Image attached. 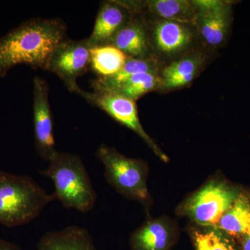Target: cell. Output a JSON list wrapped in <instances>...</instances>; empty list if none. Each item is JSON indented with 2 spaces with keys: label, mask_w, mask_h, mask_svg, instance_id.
<instances>
[{
  "label": "cell",
  "mask_w": 250,
  "mask_h": 250,
  "mask_svg": "<svg viewBox=\"0 0 250 250\" xmlns=\"http://www.w3.org/2000/svg\"><path fill=\"white\" fill-rule=\"evenodd\" d=\"M160 88V72H144L134 75L116 89L109 92L136 102L146 94L159 91Z\"/></svg>",
  "instance_id": "cell-20"
},
{
  "label": "cell",
  "mask_w": 250,
  "mask_h": 250,
  "mask_svg": "<svg viewBox=\"0 0 250 250\" xmlns=\"http://www.w3.org/2000/svg\"><path fill=\"white\" fill-rule=\"evenodd\" d=\"M129 57L112 45L90 47V69L103 78L115 75L123 67Z\"/></svg>",
  "instance_id": "cell-18"
},
{
  "label": "cell",
  "mask_w": 250,
  "mask_h": 250,
  "mask_svg": "<svg viewBox=\"0 0 250 250\" xmlns=\"http://www.w3.org/2000/svg\"><path fill=\"white\" fill-rule=\"evenodd\" d=\"M242 236H243V241H242L243 250H250V225Z\"/></svg>",
  "instance_id": "cell-23"
},
{
  "label": "cell",
  "mask_w": 250,
  "mask_h": 250,
  "mask_svg": "<svg viewBox=\"0 0 250 250\" xmlns=\"http://www.w3.org/2000/svg\"><path fill=\"white\" fill-rule=\"evenodd\" d=\"M208 57L205 49L200 47L168 62L160 71V92L181 89L191 84L205 69Z\"/></svg>",
  "instance_id": "cell-12"
},
{
  "label": "cell",
  "mask_w": 250,
  "mask_h": 250,
  "mask_svg": "<svg viewBox=\"0 0 250 250\" xmlns=\"http://www.w3.org/2000/svg\"><path fill=\"white\" fill-rule=\"evenodd\" d=\"M39 172L52 181V194L64 208L85 213L95 207L96 192L80 156L58 152L49 161L47 168Z\"/></svg>",
  "instance_id": "cell-3"
},
{
  "label": "cell",
  "mask_w": 250,
  "mask_h": 250,
  "mask_svg": "<svg viewBox=\"0 0 250 250\" xmlns=\"http://www.w3.org/2000/svg\"><path fill=\"white\" fill-rule=\"evenodd\" d=\"M90 46L87 39L82 41L65 39L54 49L46 70L62 80L69 91L77 93L79 77L90 69Z\"/></svg>",
  "instance_id": "cell-8"
},
{
  "label": "cell",
  "mask_w": 250,
  "mask_h": 250,
  "mask_svg": "<svg viewBox=\"0 0 250 250\" xmlns=\"http://www.w3.org/2000/svg\"><path fill=\"white\" fill-rule=\"evenodd\" d=\"M172 239V229L166 221L152 220L132 233L130 246L131 250H168Z\"/></svg>",
  "instance_id": "cell-16"
},
{
  "label": "cell",
  "mask_w": 250,
  "mask_h": 250,
  "mask_svg": "<svg viewBox=\"0 0 250 250\" xmlns=\"http://www.w3.org/2000/svg\"><path fill=\"white\" fill-rule=\"evenodd\" d=\"M239 195L223 182L211 181L188 199L182 210L199 225L215 228Z\"/></svg>",
  "instance_id": "cell-6"
},
{
  "label": "cell",
  "mask_w": 250,
  "mask_h": 250,
  "mask_svg": "<svg viewBox=\"0 0 250 250\" xmlns=\"http://www.w3.org/2000/svg\"><path fill=\"white\" fill-rule=\"evenodd\" d=\"M250 225V200L245 195H239L220 219L215 228L230 236H243Z\"/></svg>",
  "instance_id": "cell-19"
},
{
  "label": "cell",
  "mask_w": 250,
  "mask_h": 250,
  "mask_svg": "<svg viewBox=\"0 0 250 250\" xmlns=\"http://www.w3.org/2000/svg\"><path fill=\"white\" fill-rule=\"evenodd\" d=\"M88 103L103 110L115 121L139 135L161 160L167 162L169 159L143 129L140 121L136 101L111 92L93 93L80 88L77 93Z\"/></svg>",
  "instance_id": "cell-7"
},
{
  "label": "cell",
  "mask_w": 250,
  "mask_h": 250,
  "mask_svg": "<svg viewBox=\"0 0 250 250\" xmlns=\"http://www.w3.org/2000/svg\"><path fill=\"white\" fill-rule=\"evenodd\" d=\"M138 9L148 17L159 18L195 26L196 9L188 0L136 1Z\"/></svg>",
  "instance_id": "cell-15"
},
{
  "label": "cell",
  "mask_w": 250,
  "mask_h": 250,
  "mask_svg": "<svg viewBox=\"0 0 250 250\" xmlns=\"http://www.w3.org/2000/svg\"><path fill=\"white\" fill-rule=\"evenodd\" d=\"M54 200L53 194L29 176L0 170V225L7 228L27 225Z\"/></svg>",
  "instance_id": "cell-2"
},
{
  "label": "cell",
  "mask_w": 250,
  "mask_h": 250,
  "mask_svg": "<svg viewBox=\"0 0 250 250\" xmlns=\"http://www.w3.org/2000/svg\"><path fill=\"white\" fill-rule=\"evenodd\" d=\"M145 16L152 57L163 66L198 48L200 41L193 24Z\"/></svg>",
  "instance_id": "cell-5"
},
{
  "label": "cell",
  "mask_w": 250,
  "mask_h": 250,
  "mask_svg": "<svg viewBox=\"0 0 250 250\" xmlns=\"http://www.w3.org/2000/svg\"><path fill=\"white\" fill-rule=\"evenodd\" d=\"M37 250H98L86 229L70 225L47 231L38 242Z\"/></svg>",
  "instance_id": "cell-14"
},
{
  "label": "cell",
  "mask_w": 250,
  "mask_h": 250,
  "mask_svg": "<svg viewBox=\"0 0 250 250\" xmlns=\"http://www.w3.org/2000/svg\"><path fill=\"white\" fill-rule=\"evenodd\" d=\"M67 39V26L60 18H34L0 38V77L13 67L27 65L45 70L55 47Z\"/></svg>",
  "instance_id": "cell-1"
},
{
  "label": "cell",
  "mask_w": 250,
  "mask_h": 250,
  "mask_svg": "<svg viewBox=\"0 0 250 250\" xmlns=\"http://www.w3.org/2000/svg\"><path fill=\"white\" fill-rule=\"evenodd\" d=\"M0 250H22L19 245L0 238Z\"/></svg>",
  "instance_id": "cell-22"
},
{
  "label": "cell",
  "mask_w": 250,
  "mask_h": 250,
  "mask_svg": "<svg viewBox=\"0 0 250 250\" xmlns=\"http://www.w3.org/2000/svg\"><path fill=\"white\" fill-rule=\"evenodd\" d=\"M195 9V27L205 47L217 49L226 42L232 21V7L221 0H192Z\"/></svg>",
  "instance_id": "cell-9"
},
{
  "label": "cell",
  "mask_w": 250,
  "mask_h": 250,
  "mask_svg": "<svg viewBox=\"0 0 250 250\" xmlns=\"http://www.w3.org/2000/svg\"><path fill=\"white\" fill-rule=\"evenodd\" d=\"M110 45L115 46L129 58L153 57L147 20L136 6H135V12L132 17L118 31Z\"/></svg>",
  "instance_id": "cell-13"
},
{
  "label": "cell",
  "mask_w": 250,
  "mask_h": 250,
  "mask_svg": "<svg viewBox=\"0 0 250 250\" xmlns=\"http://www.w3.org/2000/svg\"><path fill=\"white\" fill-rule=\"evenodd\" d=\"M163 65L154 57L147 59L128 58L125 65L115 75L107 77H97L91 81L94 91H112L126 80L137 74L160 72Z\"/></svg>",
  "instance_id": "cell-17"
},
{
  "label": "cell",
  "mask_w": 250,
  "mask_h": 250,
  "mask_svg": "<svg viewBox=\"0 0 250 250\" xmlns=\"http://www.w3.org/2000/svg\"><path fill=\"white\" fill-rule=\"evenodd\" d=\"M134 12L131 1H103L92 34L86 39L90 47L110 45L114 36L129 22Z\"/></svg>",
  "instance_id": "cell-11"
},
{
  "label": "cell",
  "mask_w": 250,
  "mask_h": 250,
  "mask_svg": "<svg viewBox=\"0 0 250 250\" xmlns=\"http://www.w3.org/2000/svg\"><path fill=\"white\" fill-rule=\"evenodd\" d=\"M34 127L36 149L41 159L49 161L56 154L53 118L49 102V85L39 77L34 82Z\"/></svg>",
  "instance_id": "cell-10"
},
{
  "label": "cell",
  "mask_w": 250,
  "mask_h": 250,
  "mask_svg": "<svg viewBox=\"0 0 250 250\" xmlns=\"http://www.w3.org/2000/svg\"><path fill=\"white\" fill-rule=\"evenodd\" d=\"M96 156L104 167L108 183L120 194L126 199L140 202L149 200L147 167L144 161L126 157L115 148L104 144L98 147Z\"/></svg>",
  "instance_id": "cell-4"
},
{
  "label": "cell",
  "mask_w": 250,
  "mask_h": 250,
  "mask_svg": "<svg viewBox=\"0 0 250 250\" xmlns=\"http://www.w3.org/2000/svg\"><path fill=\"white\" fill-rule=\"evenodd\" d=\"M196 250H236L226 233L215 228H206L193 233Z\"/></svg>",
  "instance_id": "cell-21"
}]
</instances>
